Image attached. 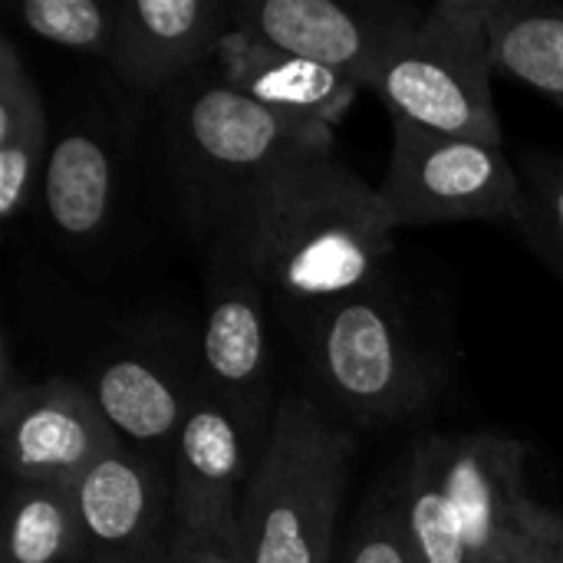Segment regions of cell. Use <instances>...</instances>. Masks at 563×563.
I'll list each match as a JSON object with an SVG mask.
<instances>
[{"mask_svg":"<svg viewBox=\"0 0 563 563\" xmlns=\"http://www.w3.org/2000/svg\"><path fill=\"white\" fill-rule=\"evenodd\" d=\"M267 290L241 251L205 261V313L198 336L201 383L241 422L257 459L267 445L277 402L267 336Z\"/></svg>","mask_w":563,"mask_h":563,"instance_id":"cell-11","label":"cell"},{"mask_svg":"<svg viewBox=\"0 0 563 563\" xmlns=\"http://www.w3.org/2000/svg\"><path fill=\"white\" fill-rule=\"evenodd\" d=\"M350 455L353 435L313 399L280 396L241 508L251 563H333Z\"/></svg>","mask_w":563,"mask_h":563,"instance_id":"cell-3","label":"cell"},{"mask_svg":"<svg viewBox=\"0 0 563 563\" xmlns=\"http://www.w3.org/2000/svg\"><path fill=\"white\" fill-rule=\"evenodd\" d=\"M0 563H89L76 485H10Z\"/></svg>","mask_w":563,"mask_h":563,"instance_id":"cell-19","label":"cell"},{"mask_svg":"<svg viewBox=\"0 0 563 563\" xmlns=\"http://www.w3.org/2000/svg\"><path fill=\"white\" fill-rule=\"evenodd\" d=\"M518 175L525 188V214L515 231L563 277V155L531 152Z\"/></svg>","mask_w":563,"mask_h":563,"instance_id":"cell-22","label":"cell"},{"mask_svg":"<svg viewBox=\"0 0 563 563\" xmlns=\"http://www.w3.org/2000/svg\"><path fill=\"white\" fill-rule=\"evenodd\" d=\"M165 563H251L241 521L218 528H178Z\"/></svg>","mask_w":563,"mask_h":563,"instance_id":"cell-24","label":"cell"},{"mask_svg":"<svg viewBox=\"0 0 563 563\" xmlns=\"http://www.w3.org/2000/svg\"><path fill=\"white\" fill-rule=\"evenodd\" d=\"M313 152H333V129L271 112L231 89L214 63L152 102V172L201 261L244 254L277 178Z\"/></svg>","mask_w":563,"mask_h":563,"instance_id":"cell-1","label":"cell"},{"mask_svg":"<svg viewBox=\"0 0 563 563\" xmlns=\"http://www.w3.org/2000/svg\"><path fill=\"white\" fill-rule=\"evenodd\" d=\"M30 290L46 320L66 323L63 346L76 356V379L99 399L119 435L168 462L201 376L198 366L188 369L168 340L86 307L66 287L59 294L53 284Z\"/></svg>","mask_w":563,"mask_h":563,"instance_id":"cell-4","label":"cell"},{"mask_svg":"<svg viewBox=\"0 0 563 563\" xmlns=\"http://www.w3.org/2000/svg\"><path fill=\"white\" fill-rule=\"evenodd\" d=\"M303 350L327 399L360 426H402L435 399V366L386 284L307 313Z\"/></svg>","mask_w":563,"mask_h":563,"instance_id":"cell-5","label":"cell"},{"mask_svg":"<svg viewBox=\"0 0 563 563\" xmlns=\"http://www.w3.org/2000/svg\"><path fill=\"white\" fill-rule=\"evenodd\" d=\"M379 201L393 228L492 221L518 228L525 214L521 175L505 145L393 122V148Z\"/></svg>","mask_w":563,"mask_h":563,"instance_id":"cell-9","label":"cell"},{"mask_svg":"<svg viewBox=\"0 0 563 563\" xmlns=\"http://www.w3.org/2000/svg\"><path fill=\"white\" fill-rule=\"evenodd\" d=\"M429 439L472 563H563V515L534 495L528 445L498 432Z\"/></svg>","mask_w":563,"mask_h":563,"instance_id":"cell-8","label":"cell"},{"mask_svg":"<svg viewBox=\"0 0 563 563\" xmlns=\"http://www.w3.org/2000/svg\"><path fill=\"white\" fill-rule=\"evenodd\" d=\"M495 73L488 0H435L386 63L373 92L393 122L505 145L492 96Z\"/></svg>","mask_w":563,"mask_h":563,"instance_id":"cell-6","label":"cell"},{"mask_svg":"<svg viewBox=\"0 0 563 563\" xmlns=\"http://www.w3.org/2000/svg\"><path fill=\"white\" fill-rule=\"evenodd\" d=\"M393 251L396 228L379 191L336 152L290 165L244 238V257L264 290L303 317L379 287Z\"/></svg>","mask_w":563,"mask_h":563,"instance_id":"cell-2","label":"cell"},{"mask_svg":"<svg viewBox=\"0 0 563 563\" xmlns=\"http://www.w3.org/2000/svg\"><path fill=\"white\" fill-rule=\"evenodd\" d=\"M340 563H419L396 485L376 488L356 511Z\"/></svg>","mask_w":563,"mask_h":563,"instance_id":"cell-23","label":"cell"},{"mask_svg":"<svg viewBox=\"0 0 563 563\" xmlns=\"http://www.w3.org/2000/svg\"><path fill=\"white\" fill-rule=\"evenodd\" d=\"M402 518L419 563H472L465 531L445 488L432 439H419L396 478Z\"/></svg>","mask_w":563,"mask_h":563,"instance_id":"cell-20","label":"cell"},{"mask_svg":"<svg viewBox=\"0 0 563 563\" xmlns=\"http://www.w3.org/2000/svg\"><path fill=\"white\" fill-rule=\"evenodd\" d=\"M13 16L43 43L109 66L119 30V0H16Z\"/></svg>","mask_w":563,"mask_h":563,"instance_id":"cell-21","label":"cell"},{"mask_svg":"<svg viewBox=\"0 0 563 563\" xmlns=\"http://www.w3.org/2000/svg\"><path fill=\"white\" fill-rule=\"evenodd\" d=\"M498 73L541 92L563 112V3L488 0Z\"/></svg>","mask_w":563,"mask_h":563,"instance_id":"cell-18","label":"cell"},{"mask_svg":"<svg viewBox=\"0 0 563 563\" xmlns=\"http://www.w3.org/2000/svg\"><path fill=\"white\" fill-rule=\"evenodd\" d=\"M234 30V3L221 0H119L109 76L132 96L155 102L211 66Z\"/></svg>","mask_w":563,"mask_h":563,"instance_id":"cell-14","label":"cell"},{"mask_svg":"<svg viewBox=\"0 0 563 563\" xmlns=\"http://www.w3.org/2000/svg\"><path fill=\"white\" fill-rule=\"evenodd\" d=\"M89 563H165L175 541L168 462L129 442L102 455L76 485Z\"/></svg>","mask_w":563,"mask_h":563,"instance_id":"cell-13","label":"cell"},{"mask_svg":"<svg viewBox=\"0 0 563 563\" xmlns=\"http://www.w3.org/2000/svg\"><path fill=\"white\" fill-rule=\"evenodd\" d=\"M254 465L257 449L247 432L198 376L168 459L178 528H218L241 521Z\"/></svg>","mask_w":563,"mask_h":563,"instance_id":"cell-15","label":"cell"},{"mask_svg":"<svg viewBox=\"0 0 563 563\" xmlns=\"http://www.w3.org/2000/svg\"><path fill=\"white\" fill-rule=\"evenodd\" d=\"M135 109L129 92H89L66 109L53 135L36 211L46 234L69 257H102L122 234L129 211Z\"/></svg>","mask_w":563,"mask_h":563,"instance_id":"cell-7","label":"cell"},{"mask_svg":"<svg viewBox=\"0 0 563 563\" xmlns=\"http://www.w3.org/2000/svg\"><path fill=\"white\" fill-rule=\"evenodd\" d=\"M0 435L10 485H79L125 439L76 376H20L13 340H0Z\"/></svg>","mask_w":563,"mask_h":563,"instance_id":"cell-10","label":"cell"},{"mask_svg":"<svg viewBox=\"0 0 563 563\" xmlns=\"http://www.w3.org/2000/svg\"><path fill=\"white\" fill-rule=\"evenodd\" d=\"M53 148L46 99L10 36H0V221L13 228L36 211Z\"/></svg>","mask_w":563,"mask_h":563,"instance_id":"cell-17","label":"cell"},{"mask_svg":"<svg viewBox=\"0 0 563 563\" xmlns=\"http://www.w3.org/2000/svg\"><path fill=\"white\" fill-rule=\"evenodd\" d=\"M214 69L231 89L267 106L271 112L327 129H336L346 119L360 92L353 79L238 26L218 46Z\"/></svg>","mask_w":563,"mask_h":563,"instance_id":"cell-16","label":"cell"},{"mask_svg":"<svg viewBox=\"0 0 563 563\" xmlns=\"http://www.w3.org/2000/svg\"><path fill=\"white\" fill-rule=\"evenodd\" d=\"M426 10L393 0H238L234 26L373 89Z\"/></svg>","mask_w":563,"mask_h":563,"instance_id":"cell-12","label":"cell"}]
</instances>
